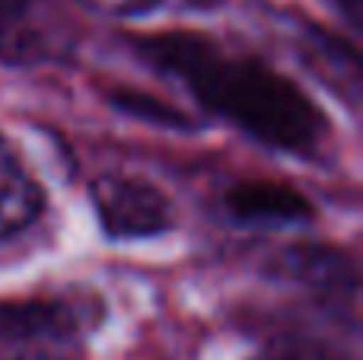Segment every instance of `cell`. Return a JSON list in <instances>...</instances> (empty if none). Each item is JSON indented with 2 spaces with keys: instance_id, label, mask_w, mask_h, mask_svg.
Masks as SVG:
<instances>
[{
  "instance_id": "obj_4",
  "label": "cell",
  "mask_w": 363,
  "mask_h": 360,
  "mask_svg": "<svg viewBox=\"0 0 363 360\" xmlns=\"http://www.w3.org/2000/svg\"><path fill=\"white\" fill-rule=\"evenodd\" d=\"M223 208L233 220L249 223V227H290V223H306L315 217V208L303 191L284 182H264L249 179L226 189Z\"/></svg>"
},
{
  "instance_id": "obj_2",
  "label": "cell",
  "mask_w": 363,
  "mask_h": 360,
  "mask_svg": "<svg viewBox=\"0 0 363 360\" xmlns=\"http://www.w3.org/2000/svg\"><path fill=\"white\" fill-rule=\"evenodd\" d=\"M89 201L108 240H150L166 233L176 220L166 191L138 176H99L89 185Z\"/></svg>"
},
{
  "instance_id": "obj_8",
  "label": "cell",
  "mask_w": 363,
  "mask_h": 360,
  "mask_svg": "<svg viewBox=\"0 0 363 360\" xmlns=\"http://www.w3.org/2000/svg\"><path fill=\"white\" fill-rule=\"evenodd\" d=\"M252 360H351L341 348L319 338H284L271 348L258 351Z\"/></svg>"
},
{
  "instance_id": "obj_10",
  "label": "cell",
  "mask_w": 363,
  "mask_h": 360,
  "mask_svg": "<svg viewBox=\"0 0 363 360\" xmlns=\"http://www.w3.org/2000/svg\"><path fill=\"white\" fill-rule=\"evenodd\" d=\"M328 4L338 10V16H345V23L351 29H360L363 26V0H328Z\"/></svg>"
},
{
  "instance_id": "obj_3",
  "label": "cell",
  "mask_w": 363,
  "mask_h": 360,
  "mask_svg": "<svg viewBox=\"0 0 363 360\" xmlns=\"http://www.w3.org/2000/svg\"><path fill=\"white\" fill-rule=\"evenodd\" d=\"M102 303L89 293L61 297L0 300V338L4 342H67L96 329Z\"/></svg>"
},
{
  "instance_id": "obj_1",
  "label": "cell",
  "mask_w": 363,
  "mask_h": 360,
  "mask_svg": "<svg viewBox=\"0 0 363 360\" xmlns=\"http://www.w3.org/2000/svg\"><path fill=\"white\" fill-rule=\"evenodd\" d=\"M128 42L144 64L182 83L201 108L271 150L315 157L332 134L319 102L262 57L226 51L217 38L188 29L131 35Z\"/></svg>"
},
{
  "instance_id": "obj_9",
  "label": "cell",
  "mask_w": 363,
  "mask_h": 360,
  "mask_svg": "<svg viewBox=\"0 0 363 360\" xmlns=\"http://www.w3.org/2000/svg\"><path fill=\"white\" fill-rule=\"evenodd\" d=\"M80 4L102 16H144V13L157 10L163 0H80Z\"/></svg>"
},
{
  "instance_id": "obj_6",
  "label": "cell",
  "mask_w": 363,
  "mask_h": 360,
  "mask_svg": "<svg viewBox=\"0 0 363 360\" xmlns=\"http://www.w3.org/2000/svg\"><path fill=\"white\" fill-rule=\"evenodd\" d=\"M42 210L45 191L38 179L26 169L16 147L0 137V242L32 227Z\"/></svg>"
},
{
  "instance_id": "obj_11",
  "label": "cell",
  "mask_w": 363,
  "mask_h": 360,
  "mask_svg": "<svg viewBox=\"0 0 363 360\" xmlns=\"http://www.w3.org/2000/svg\"><path fill=\"white\" fill-rule=\"evenodd\" d=\"M188 6H201V10H207V6H220L223 0H185Z\"/></svg>"
},
{
  "instance_id": "obj_7",
  "label": "cell",
  "mask_w": 363,
  "mask_h": 360,
  "mask_svg": "<svg viewBox=\"0 0 363 360\" xmlns=\"http://www.w3.org/2000/svg\"><path fill=\"white\" fill-rule=\"evenodd\" d=\"M106 102L115 112L128 115V118L147 121V125H157V128H169V131H198L201 128V121L194 115H188L185 108L134 86H112L106 93Z\"/></svg>"
},
{
  "instance_id": "obj_5",
  "label": "cell",
  "mask_w": 363,
  "mask_h": 360,
  "mask_svg": "<svg viewBox=\"0 0 363 360\" xmlns=\"http://www.w3.org/2000/svg\"><path fill=\"white\" fill-rule=\"evenodd\" d=\"M268 271L281 281L313 287V291L345 297L357 291V268L345 252L328 246H290L271 259Z\"/></svg>"
},
{
  "instance_id": "obj_12",
  "label": "cell",
  "mask_w": 363,
  "mask_h": 360,
  "mask_svg": "<svg viewBox=\"0 0 363 360\" xmlns=\"http://www.w3.org/2000/svg\"><path fill=\"white\" fill-rule=\"evenodd\" d=\"M19 360H67V357H51V354H38V357H19Z\"/></svg>"
}]
</instances>
